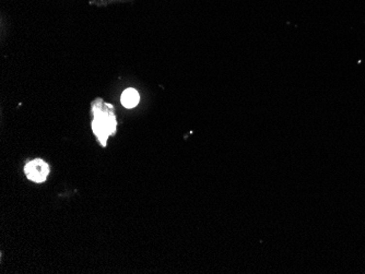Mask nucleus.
Masks as SVG:
<instances>
[{"label":"nucleus","instance_id":"f03ea898","mask_svg":"<svg viewBox=\"0 0 365 274\" xmlns=\"http://www.w3.org/2000/svg\"><path fill=\"white\" fill-rule=\"evenodd\" d=\"M50 173V166L42 159H34L25 164L24 174L29 180L36 184L45 182Z\"/></svg>","mask_w":365,"mask_h":274},{"label":"nucleus","instance_id":"f257e3e1","mask_svg":"<svg viewBox=\"0 0 365 274\" xmlns=\"http://www.w3.org/2000/svg\"><path fill=\"white\" fill-rule=\"evenodd\" d=\"M92 113L93 133L98 138L101 145L106 146L108 138L116 133L117 121L114 112H113V106L99 99L93 104Z\"/></svg>","mask_w":365,"mask_h":274},{"label":"nucleus","instance_id":"7ed1b4c3","mask_svg":"<svg viewBox=\"0 0 365 274\" xmlns=\"http://www.w3.org/2000/svg\"><path fill=\"white\" fill-rule=\"evenodd\" d=\"M140 101V95L134 89H127L121 94V104L126 108H133Z\"/></svg>","mask_w":365,"mask_h":274}]
</instances>
